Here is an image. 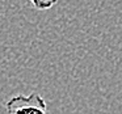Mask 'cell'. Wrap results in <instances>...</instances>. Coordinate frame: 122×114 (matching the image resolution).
Listing matches in <instances>:
<instances>
[{"label":"cell","instance_id":"7a4b0ae2","mask_svg":"<svg viewBox=\"0 0 122 114\" xmlns=\"http://www.w3.org/2000/svg\"><path fill=\"white\" fill-rule=\"evenodd\" d=\"M29 1L36 9L45 11V9H50L51 7H54L58 0H29Z\"/></svg>","mask_w":122,"mask_h":114},{"label":"cell","instance_id":"6da1fadb","mask_svg":"<svg viewBox=\"0 0 122 114\" xmlns=\"http://www.w3.org/2000/svg\"><path fill=\"white\" fill-rule=\"evenodd\" d=\"M8 114H47V105L37 92L30 94H17L5 102Z\"/></svg>","mask_w":122,"mask_h":114}]
</instances>
